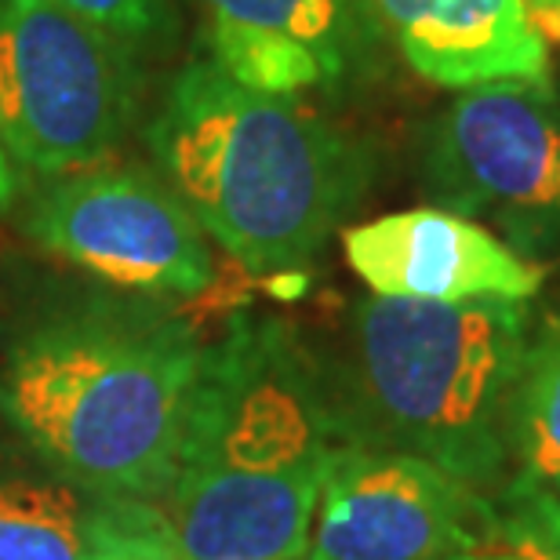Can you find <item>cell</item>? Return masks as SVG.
Segmentation results:
<instances>
[{"instance_id":"obj_1","label":"cell","mask_w":560,"mask_h":560,"mask_svg":"<svg viewBox=\"0 0 560 560\" xmlns=\"http://www.w3.org/2000/svg\"><path fill=\"white\" fill-rule=\"evenodd\" d=\"M339 444L320 353L284 320H233L156 502L172 560H302Z\"/></svg>"},{"instance_id":"obj_2","label":"cell","mask_w":560,"mask_h":560,"mask_svg":"<svg viewBox=\"0 0 560 560\" xmlns=\"http://www.w3.org/2000/svg\"><path fill=\"white\" fill-rule=\"evenodd\" d=\"M205 364L153 299H77L30 317L0 357V422L59 474L161 502Z\"/></svg>"},{"instance_id":"obj_3","label":"cell","mask_w":560,"mask_h":560,"mask_svg":"<svg viewBox=\"0 0 560 560\" xmlns=\"http://www.w3.org/2000/svg\"><path fill=\"white\" fill-rule=\"evenodd\" d=\"M145 142L208 241L255 277L306 270L372 186L361 142L302 98L252 92L208 59L167 81Z\"/></svg>"},{"instance_id":"obj_4","label":"cell","mask_w":560,"mask_h":560,"mask_svg":"<svg viewBox=\"0 0 560 560\" xmlns=\"http://www.w3.org/2000/svg\"><path fill=\"white\" fill-rule=\"evenodd\" d=\"M528 302L368 295L320 353L342 444L433 463L495 499L510 466V411L532 339Z\"/></svg>"},{"instance_id":"obj_5","label":"cell","mask_w":560,"mask_h":560,"mask_svg":"<svg viewBox=\"0 0 560 560\" xmlns=\"http://www.w3.org/2000/svg\"><path fill=\"white\" fill-rule=\"evenodd\" d=\"M139 109V51L59 0H0V142L11 167L48 183L106 164Z\"/></svg>"},{"instance_id":"obj_6","label":"cell","mask_w":560,"mask_h":560,"mask_svg":"<svg viewBox=\"0 0 560 560\" xmlns=\"http://www.w3.org/2000/svg\"><path fill=\"white\" fill-rule=\"evenodd\" d=\"M422 186L436 208L488 226L532 262L560 255V98L550 84L458 92L433 120Z\"/></svg>"},{"instance_id":"obj_7","label":"cell","mask_w":560,"mask_h":560,"mask_svg":"<svg viewBox=\"0 0 560 560\" xmlns=\"http://www.w3.org/2000/svg\"><path fill=\"white\" fill-rule=\"evenodd\" d=\"M22 233L77 270L145 299H194L215 284V255L172 183L142 164H95L48 178Z\"/></svg>"},{"instance_id":"obj_8","label":"cell","mask_w":560,"mask_h":560,"mask_svg":"<svg viewBox=\"0 0 560 560\" xmlns=\"http://www.w3.org/2000/svg\"><path fill=\"white\" fill-rule=\"evenodd\" d=\"M495 502L433 463L339 444L310 532L317 560H455L485 539Z\"/></svg>"},{"instance_id":"obj_9","label":"cell","mask_w":560,"mask_h":560,"mask_svg":"<svg viewBox=\"0 0 560 560\" xmlns=\"http://www.w3.org/2000/svg\"><path fill=\"white\" fill-rule=\"evenodd\" d=\"M350 270L383 299L532 302L546 266L524 259L488 226L444 208H411L342 230Z\"/></svg>"},{"instance_id":"obj_10","label":"cell","mask_w":560,"mask_h":560,"mask_svg":"<svg viewBox=\"0 0 560 560\" xmlns=\"http://www.w3.org/2000/svg\"><path fill=\"white\" fill-rule=\"evenodd\" d=\"M0 560H172V546L161 506L0 447Z\"/></svg>"},{"instance_id":"obj_11","label":"cell","mask_w":560,"mask_h":560,"mask_svg":"<svg viewBox=\"0 0 560 560\" xmlns=\"http://www.w3.org/2000/svg\"><path fill=\"white\" fill-rule=\"evenodd\" d=\"M205 48L230 81L302 98L339 84L357 48L353 0H197Z\"/></svg>"},{"instance_id":"obj_12","label":"cell","mask_w":560,"mask_h":560,"mask_svg":"<svg viewBox=\"0 0 560 560\" xmlns=\"http://www.w3.org/2000/svg\"><path fill=\"white\" fill-rule=\"evenodd\" d=\"M422 81L466 92L477 84H550V37L524 0H364Z\"/></svg>"},{"instance_id":"obj_13","label":"cell","mask_w":560,"mask_h":560,"mask_svg":"<svg viewBox=\"0 0 560 560\" xmlns=\"http://www.w3.org/2000/svg\"><path fill=\"white\" fill-rule=\"evenodd\" d=\"M510 466L560 499V313L532 328L510 411Z\"/></svg>"},{"instance_id":"obj_14","label":"cell","mask_w":560,"mask_h":560,"mask_svg":"<svg viewBox=\"0 0 560 560\" xmlns=\"http://www.w3.org/2000/svg\"><path fill=\"white\" fill-rule=\"evenodd\" d=\"M495 517L474 550L455 560H560V499L510 477L495 499Z\"/></svg>"},{"instance_id":"obj_15","label":"cell","mask_w":560,"mask_h":560,"mask_svg":"<svg viewBox=\"0 0 560 560\" xmlns=\"http://www.w3.org/2000/svg\"><path fill=\"white\" fill-rule=\"evenodd\" d=\"M59 4L95 22L131 51L164 48L175 37V11L167 0H59Z\"/></svg>"},{"instance_id":"obj_16","label":"cell","mask_w":560,"mask_h":560,"mask_svg":"<svg viewBox=\"0 0 560 560\" xmlns=\"http://www.w3.org/2000/svg\"><path fill=\"white\" fill-rule=\"evenodd\" d=\"M532 8V15L539 19L542 30H550L560 37V0H524Z\"/></svg>"},{"instance_id":"obj_17","label":"cell","mask_w":560,"mask_h":560,"mask_svg":"<svg viewBox=\"0 0 560 560\" xmlns=\"http://www.w3.org/2000/svg\"><path fill=\"white\" fill-rule=\"evenodd\" d=\"M11 200H15V167H11L4 142H0V211L11 208Z\"/></svg>"},{"instance_id":"obj_18","label":"cell","mask_w":560,"mask_h":560,"mask_svg":"<svg viewBox=\"0 0 560 560\" xmlns=\"http://www.w3.org/2000/svg\"><path fill=\"white\" fill-rule=\"evenodd\" d=\"M302 560H317V557H310V553H306V557H302Z\"/></svg>"}]
</instances>
